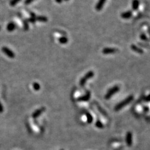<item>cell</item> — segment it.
<instances>
[{"label":"cell","instance_id":"cell-1","mask_svg":"<svg viewBox=\"0 0 150 150\" xmlns=\"http://www.w3.org/2000/svg\"><path fill=\"white\" fill-rule=\"evenodd\" d=\"M133 100V96H132V95L128 96L127 98H126V99L123 100V101L121 102H120L119 103H118V104L115 106V111H119V110H121L122 108L123 107H124L125 106H126V105L129 104V103L131 102Z\"/></svg>","mask_w":150,"mask_h":150},{"label":"cell","instance_id":"cell-2","mask_svg":"<svg viewBox=\"0 0 150 150\" xmlns=\"http://www.w3.org/2000/svg\"><path fill=\"white\" fill-rule=\"evenodd\" d=\"M119 90L120 87L118 86H117V85L116 86H115L114 87H112L111 88H110V89L107 92L106 95H105V98H106V100L110 99L113 95H114L115 93L119 91Z\"/></svg>","mask_w":150,"mask_h":150},{"label":"cell","instance_id":"cell-3","mask_svg":"<svg viewBox=\"0 0 150 150\" xmlns=\"http://www.w3.org/2000/svg\"><path fill=\"white\" fill-rule=\"evenodd\" d=\"M93 76H94V72L93 71H89L88 72L86 73V75H85L84 77L83 78H82L81 80H80V84L81 86H83L85 85V83H86V81H87L88 80H89L90 78H92Z\"/></svg>","mask_w":150,"mask_h":150},{"label":"cell","instance_id":"cell-4","mask_svg":"<svg viewBox=\"0 0 150 150\" xmlns=\"http://www.w3.org/2000/svg\"><path fill=\"white\" fill-rule=\"evenodd\" d=\"M2 51L3 52V53H5V55L6 56H7L8 57L13 58L15 57V53H13V51H12L11 50L9 49V48L6 47H3L2 48Z\"/></svg>","mask_w":150,"mask_h":150},{"label":"cell","instance_id":"cell-5","mask_svg":"<svg viewBox=\"0 0 150 150\" xmlns=\"http://www.w3.org/2000/svg\"><path fill=\"white\" fill-rule=\"evenodd\" d=\"M116 52H117V50L114 48L107 47L103 48L102 50V53L105 55L112 54V53H116Z\"/></svg>","mask_w":150,"mask_h":150},{"label":"cell","instance_id":"cell-6","mask_svg":"<svg viewBox=\"0 0 150 150\" xmlns=\"http://www.w3.org/2000/svg\"><path fill=\"white\" fill-rule=\"evenodd\" d=\"M106 1L107 0H98L96 5V7H95V8H96L97 11H100L102 9L103 6H104L105 3H106Z\"/></svg>","mask_w":150,"mask_h":150},{"label":"cell","instance_id":"cell-7","mask_svg":"<svg viewBox=\"0 0 150 150\" xmlns=\"http://www.w3.org/2000/svg\"><path fill=\"white\" fill-rule=\"evenodd\" d=\"M126 142L128 146H131L132 143V135L130 132L127 133L126 136Z\"/></svg>","mask_w":150,"mask_h":150},{"label":"cell","instance_id":"cell-8","mask_svg":"<svg viewBox=\"0 0 150 150\" xmlns=\"http://www.w3.org/2000/svg\"><path fill=\"white\" fill-rule=\"evenodd\" d=\"M45 110H46V108H45V107H41L39 108V109L37 110L34 113L32 114V117L34 118H36L37 117H38V116H40L42 113L43 112H44Z\"/></svg>","mask_w":150,"mask_h":150},{"label":"cell","instance_id":"cell-9","mask_svg":"<svg viewBox=\"0 0 150 150\" xmlns=\"http://www.w3.org/2000/svg\"><path fill=\"white\" fill-rule=\"evenodd\" d=\"M132 16V12L131 11H127L122 13L121 17L123 19H129Z\"/></svg>","mask_w":150,"mask_h":150},{"label":"cell","instance_id":"cell-10","mask_svg":"<svg viewBox=\"0 0 150 150\" xmlns=\"http://www.w3.org/2000/svg\"><path fill=\"white\" fill-rule=\"evenodd\" d=\"M90 97H91V93H90L89 91H87L86 95L80 97L78 98L77 100L79 101H87L89 100Z\"/></svg>","mask_w":150,"mask_h":150},{"label":"cell","instance_id":"cell-11","mask_svg":"<svg viewBox=\"0 0 150 150\" xmlns=\"http://www.w3.org/2000/svg\"><path fill=\"white\" fill-rule=\"evenodd\" d=\"M140 1L139 0H133L132 2V8L134 11H136L139 8Z\"/></svg>","mask_w":150,"mask_h":150},{"label":"cell","instance_id":"cell-12","mask_svg":"<svg viewBox=\"0 0 150 150\" xmlns=\"http://www.w3.org/2000/svg\"><path fill=\"white\" fill-rule=\"evenodd\" d=\"M131 48L133 51L136 52H137V53H143V51L142 50V49H141V48L138 47L137 46H136V45H131Z\"/></svg>","mask_w":150,"mask_h":150},{"label":"cell","instance_id":"cell-13","mask_svg":"<svg viewBox=\"0 0 150 150\" xmlns=\"http://www.w3.org/2000/svg\"><path fill=\"white\" fill-rule=\"evenodd\" d=\"M16 28V25L13 22H10L7 26V30L8 31H13Z\"/></svg>","mask_w":150,"mask_h":150},{"label":"cell","instance_id":"cell-14","mask_svg":"<svg viewBox=\"0 0 150 150\" xmlns=\"http://www.w3.org/2000/svg\"><path fill=\"white\" fill-rule=\"evenodd\" d=\"M96 107L97 108V109L98 111H99V112L100 113H101L102 115H103V116H107V114L106 112L103 109V108H102V107L101 106H100V105H98V104H97V103H96Z\"/></svg>","mask_w":150,"mask_h":150},{"label":"cell","instance_id":"cell-15","mask_svg":"<svg viewBox=\"0 0 150 150\" xmlns=\"http://www.w3.org/2000/svg\"><path fill=\"white\" fill-rule=\"evenodd\" d=\"M58 41L61 44H66L68 42V38L65 36H62L58 38Z\"/></svg>","mask_w":150,"mask_h":150},{"label":"cell","instance_id":"cell-16","mask_svg":"<svg viewBox=\"0 0 150 150\" xmlns=\"http://www.w3.org/2000/svg\"><path fill=\"white\" fill-rule=\"evenodd\" d=\"M86 117H87V121L88 123H91L93 121V117L91 114H90V113L87 112L86 113Z\"/></svg>","mask_w":150,"mask_h":150},{"label":"cell","instance_id":"cell-17","mask_svg":"<svg viewBox=\"0 0 150 150\" xmlns=\"http://www.w3.org/2000/svg\"><path fill=\"white\" fill-rule=\"evenodd\" d=\"M36 20L40 22H46L47 21V18L45 16H40L36 17Z\"/></svg>","mask_w":150,"mask_h":150},{"label":"cell","instance_id":"cell-18","mask_svg":"<svg viewBox=\"0 0 150 150\" xmlns=\"http://www.w3.org/2000/svg\"><path fill=\"white\" fill-rule=\"evenodd\" d=\"M140 38L142 41H143L147 42V41H148V40H149V39H148L147 37V35L144 33H142L140 35Z\"/></svg>","mask_w":150,"mask_h":150},{"label":"cell","instance_id":"cell-19","mask_svg":"<svg viewBox=\"0 0 150 150\" xmlns=\"http://www.w3.org/2000/svg\"><path fill=\"white\" fill-rule=\"evenodd\" d=\"M96 126L97 127H98V128H103V127H104V126H103V123L101 122V121H98L96 122Z\"/></svg>","mask_w":150,"mask_h":150},{"label":"cell","instance_id":"cell-20","mask_svg":"<svg viewBox=\"0 0 150 150\" xmlns=\"http://www.w3.org/2000/svg\"><path fill=\"white\" fill-rule=\"evenodd\" d=\"M33 87L35 90H36V91H38V90L40 89V86L39 83H38L37 82H35L33 84Z\"/></svg>","mask_w":150,"mask_h":150},{"label":"cell","instance_id":"cell-21","mask_svg":"<svg viewBox=\"0 0 150 150\" xmlns=\"http://www.w3.org/2000/svg\"><path fill=\"white\" fill-rule=\"evenodd\" d=\"M24 28L25 30H27L28 29V25L26 21L24 22Z\"/></svg>","mask_w":150,"mask_h":150},{"label":"cell","instance_id":"cell-22","mask_svg":"<svg viewBox=\"0 0 150 150\" xmlns=\"http://www.w3.org/2000/svg\"><path fill=\"white\" fill-rule=\"evenodd\" d=\"M17 3V2L16 0H12L11 2H10V5H11V6H14V5H16Z\"/></svg>","mask_w":150,"mask_h":150},{"label":"cell","instance_id":"cell-23","mask_svg":"<svg viewBox=\"0 0 150 150\" xmlns=\"http://www.w3.org/2000/svg\"><path fill=\"white\" fill-rule=\"evenodd\" d=\"M33 1H35V0H26L25 3L26 5H28V4H30V3L32 2Z\"/></svg>","mask_w":150,"mask_h":150},{"label":"cell","instance_id":"cell-24","mask_svg":"<svg viewBox=\"0 0 150 150\" xmlns=\"http://www.w3.org/2000/svg\"><path fill=\"white\" fill-rule=\"evenodd\" d=\"M3 112V105H2L1 102H0V113H2Z\"/></svg>","mask_w":150,"mask_h":150},{"label":"cell","instance_id":"cell-25","mask_svg":"<svg viewBox=\"0 0 150 150\" xmlns=\"http://www.w3.org/2000/svg\"><path fill=\"white\" fill-rule=\"evenodd\" d=\"M145 101H150V95H148V96H147L146 98H145Z\"/></svg>","mask_w":150,"mask_h":150},{"label":"cell","instance_id":"cell-26","mask_svg":"<svg viewBox=\"0 0 150 150\" xmlns=\"http://www.w3.org/2000/svg\"><path fill=\"white\" fill-rule=\"evenodd\" d=\"M147 32H148V33L150 35V27H148V28H147Z\"/></svg>","mask_w":150,"mask_h":150},{"label":"cell","instance_id":"cell-27","mask_svg":"<svg viewBox=\"0 0 150 150\" xmlns=\"http://www.w3.org/2000/svg\"><path fill=\"white\" fill-rule=\"evenodd\" d=\"M56 1L57 3H60L62 2V0H56Z\"/></svg>","mask_w":150,"mask_h":150},{"label":"cell","instance_id":"cell-28","mask_svg":"<svg viewBox=\"0 0 150 150\" xmlns=\"http://www.w3.org/2000/svg\"><path fill=\"white\" fill-rule=\"evenodd\" d=\"M144 110H148V107H145V108H144Z\"/></svg>","mask_w":150,"mask_h":150},{"label":"cell","instance_id":"cell-29","mask_svg":"<svg viewBox=\"0 0 150 150\" xmlns=\"http://www.w3.org/2000/svg\"><path fill=\"white\" fill-rule=\"evenodd\" d=\"M16 1H17V2H18V1H20V0H16Z\"/></svg>","mask_w":150,"mask_h":150},{"label":"cell","instance_id":"cell-30","mask_svg":"<svg viewBox=\"0 0 150 150\" xmlns=\"http://www.w3.org/2000/svg\"><path fill=\"white\" fill-rule=\"evenodd\" d=\"M65 1H68V0H65Z\"/></svg>","mask_w":150,"mask_h":150},{"label":"cell","instance_id":"cell-31","mask_svg":"<svg viewBox=\"0 0 150 150\" xmlns=\"http://www.w3.org/2000/svg\"><path fill=\"white\" fill-rule=\"evenodd\" d=\"M0 30H1V27H0Z\"/></svg>","mask_w":150,"mask_h":150},{"label":"cell","instance_id":"cell-32","mask_svg":"<svg viewBox=\"0 0 150 150\" xmlns=\"http://www.w3.org/2000/svg\"></svg>","mask_w":150,"mask_h":150}]
</instances>
